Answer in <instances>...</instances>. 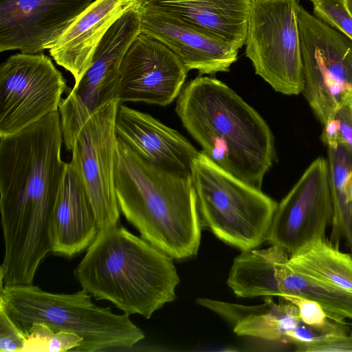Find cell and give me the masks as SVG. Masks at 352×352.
Segmentation results:
<instances>
[{"mask_svg":"<svg viewBox=\"0 0 352 352\" xmlns=\"http://www.w3.org/2000/svg\"><path fill=\"white\" fill-rule=\"evenodd\" d=\"M351 336H352V331H351Z\"/></svg>","mask_w":352,"mask_h":352,"instance_id":"cell-35","label":"cell"},{"mask_svg":"<svg viewBox=\"0 0 352 352\" xmlns=\"http://www.w3.org/2000/svg\"><path fill=\"white\" fill-rule=\"evenodd\" d=\"M252 0H138L140 7L174 17L240 49L245 43Z\"/></svg>","mask_w":352,"mask_h":352,"instance_id":"cell-20","label":"cell"},{"mask_svg":"<svg viewBox=\"0 0 352 352\" xmlns=\"http://www.w3.org/2000/svg\"><path fill=\"white\" fill-rule=\"evenodd\" d=\"M26 336L23 352H75L82 342V338L76 333L55 331L39 322L33 323Z\"/></svg>","mask_w":352,"mask_h":352,"instance_id":"cell-24","label":"cell"},{"mask_svg":"<svg viewBox=\"0 0 352 352\" xmlns=\"http://www.w3.org/2000/svg\"><path fill=\"white\" fill-rule=\"evenodd\" d=\"M256 306L199 298L197 303L217 313L232 324L235 333L264 341L290 344L288 334L301 320L298 308L292 303L275 302L271 296Z\"/></svg>","mask_w":352,"mask_h":352,"instance_id":"cell-21","label":"cell"},{"mask_svg":"<svg viewBox=\"0 0 352 352\" xmlns=\"http://www.w3.org/2000/svg\"><path fill=\"white\" fill-rule=\"evenodd\" d=\"M344 5L350 13V14L352 16V0H343Z\"/></svg>","mask_w":352,"mask_h":352,"instance_id":"cell-32","label":"cell"},{"mask_svg":"<svg viewBox=\"0 0 352 352\" xmlns=\"http://www.w3.org/2000/svg\"><path fill=\"white\" fill-rule=\"evenodd\" d=\"M346 328L330 318L321 325H309L300 321L294 330L288 334L289 343L296 345L327 339L333 336L347 335Z\"/></svg>","mask_w":352,"mask_h":352,"instance_id":"cell-26","label":"cell"},{"mask_svg":"<svg viewBox=\"0 0 352 352\" xmlns=\"http://www.w3.org/2000/svg\"><path fill=\"white\" fill-rule=\"evenodd\" d=\"M294 271L352 292V254L324 238L318 239L289 256Z\"/></svg>","mask_w":352,"mask_h":352,"instance_id":"cell-22","label":"cell"},{"mask_svg":"<svg viewBox=\"0 0 352 352\" xmlns=\"http://www.w3.org/2000/svg\"><path fill=\"white\" fill-rule=\"evenodd\" d=\"M115 182L120 210L142 238L173 258L197 254L202 223L190 172L155 166L118 138Z\"/></svg>","mask_w":352,"mask_h":352,"instance_id":"cell-3","label":"cell"},{"mask_svg":"<svg viewBox=\"0 0 352 352\" xmlns=\"http://www.w3.org/2000/svg\"><path fill=\"white\" fill-rule=\"evenodd\" d=\"M294 346L295 351L301 352H352V336H333L317 342L297 344Z\"/></svg>","mask_w":352,"mask_h":352,"instance_id":"cell-29","label":"cell"},{"mask_svg":"<svg viewBox=\"0 0 352 352\" xmlns=\"http://www.w3.org/2000/svg\"><path fill=\"white\" fill-rule=\"evenodd\" d=\"M280 298L298 308L300 318L305 324L321 325L329 318L322 307L313 300L294 296H283Z\"/></svg>","mask_w":352,"mask_h":352,"instance_id":"cell-28","label":"cell"},{"mask_svg":"<svg viewBox=\"0 0 352 352\" xmlns=\"http://www.w3.org/2000/svg\"><path fill=\"white\" fill-rule=\"evenodd\" d=\"M340 122V144L352 148V109L344 105L339 109L334 116Z\"/></svg>","mask_w":352,"mask_h":352,"instance_id":"cell-30","label":"cell"},{"mask_svg":"<svg viewBox=\"0 0 352 352\" xmlns=\"http://www.w3.org/2000/svg\"><path fill=\"white\" fill-rule=\"evenodd\" d=\"M63 142L58 111L0 136L2 265L10 271L36 272L52 253L51 219L67 164Z\"/></svg>","mask_w":352,"mask_h":352,"instance_id":"cell-1","label":"cell"},{"mask_svg":"<svg viewBox=\"0 0 352 352\" xmlns=\"http://www.w3.org/2000/svg\"><path fill=\"white\" fill-rule=\"evenodd\" d=\"M67 81L43 52L17 53L0 65V136L58 111Z\"/></svg>","mask_w":352,"mask_h":352,"instance_id":"cell-10","label":"cell"},{"mask_svg":"<svg viewBox=\"0 0 352 352\" xmlns=\"http://www.w3.org/2000/svg\"><path fill=\"white\" fill-rule=\"evenodd\" d=\"M138 0H95L47 49L57 65L74 76L76 84L91 63L99 43Z\"/></svg>","mask_w":352,"mask_h":352,"instance_id":"cell-18","label":"cell"},{"mask_svg":"<svg viewBox=\"0 0 352 352\" xmlns=\"http://www.w3.org/2000/svg\"><path fill=\"white\" fill-rule=\"evenodd\" d=\"M296 0H252L245 54L255 73L276 91L302 93L304 85Z\"/></svg>","mask_w":352,"mask_h":352,"instance_id":"cell-8","label":"cell"},{"mask_svg":"<svg viewBox=\"0 0 352 352\" xmlns=\"http://www.w3.org/2000/svg\"><path fill=\"white\" fill-rule=\"evenodd\" d=\"M190 173L202 225L242 252L267 241L278 203L220 168L201 151Z\"/></svg>","mask_w":352,"mask_h":352,"instance_id":"cell-6","label":"cell"},{"mask_svg":"<svg viewBox=\"0 0 352 352\" xmlns=\"http://www.w3.org/2000/svg\"><path fill=\"white\" fill-rule=\"evenodd\" d=\"M175 110L201 152L228 173L261 190L276 152L273 133L254 109L221 81L198 76L183 87Z\"/></svg>","mask_w":352,"mask_h":352,"instance_id":"cell-2","label":"cell"},{"mask_svg":"<svg viewBox=\"0 0 352 352\" xmlns=\"http://www.w3.org/2000/svg\"><path fill=\"white\" fill-rule=\"evenodd\" d=\"M350 105H351V107L352 109V102H351Z\"/></svg>","mask_w":352,"mask_h":352,"instance_id":"cell-33","label":"cell"},{"mask_svg":"<svg viewBox=\"0 0 352 352\" xmlns=\"http://www.w3.org/2000/svg\"><path fill=\"white\" fill-rule=\"evenodd\" d=\"M137 8L140 32L166 45L188 71L196 69L201 74L228 72L236 60L239 50L232 45L163 12Z\"/></svg>","mask_w":352,"mask_h":352,"instance_id":"cell-16","label":"cell"},{"mask_svg":"<svg viewBox=\"0 0 352 352\" xmlns=\"http://www.w3.org/2000/svg\"><path fill=\"white\" fill-rule=\"evenodd\" d=\"M119 104L114 100L96 111L80 129L71 151L70 163L90 200L100 230L118 226L120 220L115 182Z\"/></svg>","mask_w":352,"mask_h":352,"instance_id":"cell-11","label":"cell"},{"mask_svg":"<svg viewBox=\"0 0 352 352\" xmlns=\"http://www.w3.org/2000/svg\"><path fill=\"white\" fill-rule=\"evenodd\" d=\"M289 256L281 249L261 255L253 270L258 296H294L318 303L327 316L339 323L352 319V292L298 273L287 265Z\"/></svg>","mask_w":352,"mask_h":352,"instance_id":"cell-15","label":"cell"},{"mask_svg":"<svg viewBox=\"0 0 352 352\" xmlns=\"http://www.w3.org/2000/svg\"><path fill=\"white\" fill-rule=\"evenodd\" d=\"M99 231L82 183L72 164L67 163L51 219L52 253L74 257L88 248Z\"/></svg>","mask_w":352,"mask_h":352,"instance_id":"cell-19","label":"cell"},{"mask_svg":"<svg viewBox=\"0 0 352 352\" xmlns=\"http://www.w3.org/2000/svg\"><path fill=\"white\" fill-rule=\"evenodd\" d=\"M84 290L56 294L32 285H0V307L27 333L35 322L76 333L82 342L75 352L129 349L144 338L125 313L100 307Z\"/></svg>","mask_w":352,"mask_h":352,"instance_id":"cell-5","label":"cell"},{"mask_svg":"<svg viewBox=\"0 0 352 352\" xmlns=\"http://www.w3.org/2000/svg\"><path fill=\"white\" fill-rule=\"evenodd\" d=\"M311 1L313 2V1H316V0H311Z\"/></svg>","mask_w":352,"mask_h":352,"instance_id":"cell-34","label":"cell"},{"mask_svg":"<svg viewBox=\"0 0 352 352\" xmlns=\"http://www.w3.org/2000/svg\"><path fill=\"white\" fill-rule=\"evenodd\" d=\"M313 3L315 16L352 41V16L343 0H316Z\"/></svg>","mask_w":352,"mask_h":352,"instance_id":"cell-25","label":"cell"},{"mask_svg":"<svg viewBox=\"0 0 352 352\" xmlns=\"http://www.w3.org/2000/svg\"><path fill=\"white\" fill-rule=\"evenodd\" d=\"M297 15L302 94L324 125L352 102V41L300 5Z\"/></svg>","mask_w":352,"mask_h":352,"instance_id":"cell-7","label":"cell"},{"mask_svg":"<svg viewBox=\"0 0 352 352\" xmlns=\"http://www.w3.org/2000/svg\"><path fill=\"white\" fill-rule=\"evenodd\" d=\"M329 184L331 196L334 236L352 239V148L329 147Z\"/></svg>","mask_w":352,"mask_h":352,"instance_id":"cell-23","label":"cell"},{"mask_svg":"<svg viewBox=\"0 0 352 352\" xmlns=\"http://www.w3.org/2000/svg\"><path fill=\"white\" fill-rule=\"evenodd\" d=\"M74 274L95 299L146 318L175 299L180 281L172 257L121 226L99 231Z\"/></svg>","mask_w":352,"mask_h":352,"instance_id":"cell-4","label":"cell"},{"mask_svg":"<svg viewBox=\"0 0 352 352\" xmlns=\"http://www.w3.org/2000/svg\"><path fill=\"white\" fill-rule=\"evenodd\" d=\"M332 217L328 162L319 157L278 204L267 241L291 256L324 238Z\"/></svg>","mask_w":352,"mask_h":352,"instance_id":"cell-12","label":"cell"},{"mask_svg":"<svg viewBox=\"0 0 352 352\" xmlns=\"http://www.w3.org/2000/svg\"><path fill=\"white\" fill-rule=\"evenodd\" d=\"M117 137L147 162L174 172H190L199 151L179 132L151 115L120 104Z\"/></svg>","mask_w":352,"mask_h":352,"instance_id":"cell-17","label":"cell"},{"mask_svg":"<svg viewBox=\"0 0 352 352\" xmlns=\"http://www.w3.org/2000/svg\"><path fill=\"white\" fill-rule=\"evenodd\" d=\"M140 33L137 5L126 12L104 34L91 63L59 106L65 148L72 151L87 120L100 108L116 100L120 65L130 45Z\"/></svg>","mask_w":352,"mask_h":352,"instance_id":"cell-9","label":"cell"},{"mask_svg":"<svg viewBox=\"0 0 352 352\" xmlns=\"http://www.w3.org/2000/svg\"><path fill=\"white\" fill-rule=\"evenodd\" d=\"M95 0H0V52L42 53Z\"/></svg>","mask_w":352,"mask_h":352,"instance_id":"cell-14","label":"cell"},{"mask_svg":"<svg viewBox=\"0 0 352 352\" xmlns=\"http://www.w3.org/2000/svg\"><path fill=\"white\" fill-rule=\"evenodd\" d=\"M27 336L0 307V351L23 352Z\"/></svg>","mask_w":352,"mask_h":352,"instance_id":"cell-27","label":"cell"},{"mask_svg":"<svg viewBox=\"0 0 352 352\" xmlns=\"http://www.w3.org/2000/svg\"><path fill=\"white\" fill-rule=\"evenodd\" d=\"M322 133V142L328 147H336L340 144V122L335 117L329 120L324 125Z\"/></svg>","mask_w":352,"mask_h":352,"instance_id":"cell-31","label":"cell"},{"mask_svg":"<svg viewBox=\"0 0 352 352\" xmlns=\"http://www.w3.org/2000/svg\"><path fill=\"white\" fill-rule=\"evenodd\" d=\"M116 100L166 106L179 95L188 69L163 43L140 32L121 62Z\"/></svg>","mask_w":352,"mask_h":352,"instance_id":"cell-13","label":"cell"}]
</instances>
